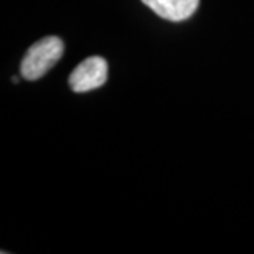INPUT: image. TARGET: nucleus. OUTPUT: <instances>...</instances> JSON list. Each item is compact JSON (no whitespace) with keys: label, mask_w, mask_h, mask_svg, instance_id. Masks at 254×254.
<instances>
[{"label":"nucleus","mask_w":254,"mask_h":254,"mask_svg":"<svg viewBox=\"0 0 254 254\" xmlns=\"http://www.w3.org/2000/svg\"><path fill=\"white\" fill-rule=\"evenodd\" d=\"M64 45L58 37H45L28 48L20 64V73L27 81H35L45 76L63 57Z\"/></svg>","instance_id":"1"},{"label":"nucleus","mask_w":254,"mask_h":254,"mask_svg":"<svg viewBox=\"0 0 254 254\" xmlns=\"http://www.w3.org/2000/svg\"><path fill=\"white\" fill-rule=\"evenodd\" d=\"M108 79V62L103 57L83 60L69 74V88L74 93H88L101 88Z\"/></svg>","instance_id":"2"},{"label":"nucleus","mask_w":254,"mask_h":254,"mask_svg":"<svg viewBox=\"0 0 254 254\" xmlns=\"http://www.w3.org/2000/svg\"><path fill=\"white\" fill-rule=\"evenodd\" d=\"M152 12L169 22H184L196 12L200 0H142Z\"/></svg>","instance_id":"3"}]
</instances>
